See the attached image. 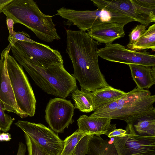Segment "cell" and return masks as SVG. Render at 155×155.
I'll use <instances>...</instances> for the list:
<instances>
[{"mask_svg":"<svg viewBox=\"0 0 155 155\" xmlns=\"http://www.w3.org/2000/svg\"><path fill=\"white\" fill-rule=\"evenodd\" d=\"M66 51L81 89L93 92L109 85L101 73L97 51L100 44L86 31L67 30Z\"/></svg>","mask_w":155,"mask_h":155,"instance_id":"6da1fadb","label":"cell"},{"mask_svg":"<svg viewBox=\"0 0 155 155\" xmlns=\"http://www.w3.org/2000/svg\"><path fill=\"white\" fill-rule=\"evenodd\" d=\"M11 49L15 60L36 84L47 94L64 98L77 88L76 79L65 69L63 64L41 66L14 45Z\"/></svg>","mask_w":155,"mask_h":155,"instance_id":"7a4b0ae2","label":"cell"},{"mask_svg":"<svg viewBox=\"0 0 155 155\" xmlns=\"http://www.w3.org/2000/svg\"><path fill=\"white\" fill-rule=\"evenodd\" d=\"M155 95L148 89L137 87L112 102L95 109L89 117H104L125 121L133 124L137 120L155 116L153 104Z\"/></svg>","mask_w":155,"mask_h":155,"instance_id":"3957f363","label":"cell"},{"mask_svg":"<svg viewBox=\"0 0 155 155\" xmlns=\"http://www.w3.org/2000/svg\"><path fill=\"white\" fill-rule=\"evenodd\" d=\"M7 18L14 24L19 23L33 31L40 40L51 42L59 40L52 16L44 14L33 0H13L3 9Z\"/></svg>","mask_w":155,"mask_h":155,"instance_id":"277c9868","label":"cell"},{"mask_svg":"<svg viewBox=\"0 0 155 155\" xmlns=\"http://www.w3.org/2000/svg\"><path fill=\"white\" fill-rule=\"evenodd\" d=\"M57 15L67 19L80 30L87 31L94 27L107 23L125 25L135 21L128 16L117 12L97 8L94 10H77L62 7Z\"/></svg>","mask_w":155,"mask_h":155,"instance_id":"5b68a950","label":"cell"},{"mask_svg":"<svg viewBox=\"0 0 155 155\" xmlns=\"http://www.w3.org/2000/svg\"><path fill=\"white\" fill-rule=\"evenodd\" d=\"M7 67L18 108L23 118L32 117L35 113L36 100L22 67L8 54Z\"/></svg>","mask_w":155,"mask_h":155,"instance_id":"8992f818","label":"cell"},{"mask_svg":"<svg viewBox=\"0 0 155 155\" xmlns=\"http://www.w3.org/2000/svg\"><path fill=\"white\" fill-rule=\"evenodd\" d=\"M97 8L117 12L146 27L155 21V0H91Z\"/></svg>","mask_w":155,"mask_h":155,"instance_id":"52a82bcc","label":"cell"},{"mask_svg":"<svg viewBox=\"0 0 155 155\" xmlns=\"http://www.w3.org/2000/svg\"><path fill=\"white\" fill-rule=\"evenodd\" d=\"M125 130L124 136L113 137L118 155H155V136L138 134L132 124Z\"/></svg>","mask_w":155,"mask_h":155,"instance_id":"ba28073f","label":"cell"},{"mask_svg":"<svg viewBox=\"0 0 155 155\" xmlns=\"http://www.w3.org/2000/svg\"><path fill=\"white\" fill-rule=\"evenodd\" d=\"M98 56L107 61L128 64L155 66V55L146 51H138L126 48L118 44H106L97 49Z\"/></svg>","mask_w":155,"mask_h":155,"instance_id":"9c48e42d","label":"cell"},{"mask_svg":"<svg viewBox=\"0 0 155 155\" xmlns=\"http://www.w3.org/2000/svg\"><path fill=\"white\" fill-rule=\"evenodd\" d=\"M49 155H60L64 141L50 129L41 124L18 120L14 124Z\"/></svg>","mask_w":155,"mask_h":155,"instance_id":"30bf717a","label":"cell"},{"mask_svg":"<svg viewBox=\"0 0 155 155\" xmlns=\"http://www.w3.org/2000/svg\"><path fill=\"white\" fill-rule=\"evenodd\" d=\"M74 108L70 100L61 97L51 99L45 110L46 121L54 131L62 133L74 122Z\"/></svg>","mask_w":155,"mask_h":155,"instance_id":"8fae6325","label":"cell"},{"mask_svg":"<svg viewBox=\"0 0 155 155\" xmlns=\"http://www.w3.org/2000/svg\"><path fill=\"white\" fill-rule=\"evenodd\" d=\"M14 45L24 52L39 66L46 67L63 63L60 53L45 45L18 41Z\"/></svg>","mask_w":155,"mask_h":155,"instance_id":"7c38bea8","label":"cell"},{"mask_svg":"<svg viewBox=\"0 0 155 155\" xmlns=\"http://www.w3.org/2000/svg\"><path fill=\"white\" fill-rule=\"evenodd\" d=\"M12 47L9 44L1 54L0 60V101L4 109L8 112H12L23 118L17 105L7 67L8 55Z\"/></svg>","mask_w":155,"mask_h":155,"instance_id":"4fadbf2b","label":"cell"},{"mask_svg":"<svg viewBox=\"0 0 155 155\" xmlns=\"http://www.w3.org/2000/svg\"><path fill=\"white\" fill-rule=\"evenodd\" d=\"M111 119L104 117H91L81 116L77 120L78 130L87 135H101L109 134L116 129V124H111Z\"/></svg>","mask_w":155,"mask_h":155,"instance_id":"5bb4252c","label":"cell"},{"mask_svg":"<svg viewBox=\"0 0 155 155\" xmlns=\"http://www.w3.org/2000/svg\"><path fill=\"white\" fill-rule=\"evenodd\" d=\"M124 25L107 23L97 26L87 31V35L100 44L112 43L125 36Z\"/></svg>","mask_w":155,"mask_h":155,"instance_id":"9a60e30c","label":"cell"},{"mask_svg":"<svg viewBox=\"0 0 155 155\" xmlns=\"http://www.w3.org/2000/svg\"><path fill=\"white\" fill-rule=\"evenodd\" d=\"M133 80L137 87L147 90L155 84V66L128 64Z\"/></svg>","mask_w":155,"mask_h":155,"instance_id":"2e32d148","label":"cell"},{"mask_svg":"<svg viewBox=\"0 0 155 155\" xmlns=\"http://www.w3.org/2000/svg\"><path fill=\"white\" fill-rule=\"evenodd\" d=\"M110 140H104L100 135H93L88 142L87 154L88 155H118L113 142V137Z\"/></svg>","mask_w":155,"mask_h":155,"instance_id":"e0dca14e","label":"cell"},{"mask_svg":"<svg viewBox=\"0 0 155 155\" xmlns=\"http://www.w3.org/2000/svg\"><path fill=\"white\" fill-rule=\"evenodd\" d=\"M126 93V92L122 90L114 88L109 85L91 92L95 110L116 100Z\"/></svg>","mask_w":155,"mask_h":155,"instance_id":"ac0fdd59","label":"cell"},{"mask_svg":"<svg viewBox=\"0 0 155 155\" xmlns=\"http://www.w3.org/2000/svg\"><path fill=\"white\" fill-rule=\"evenodd\" d=\"M75 103V108L82 112L89 113L95 110L91 92L77 88L71 93Z\"/></svg>","mask_w":155,"mask_h":155,"instance_id":"d6986e66","label":"cell"},{"mask_svg":"<svg viewBox=\"0 0 155 155\" xmlns=\"http://www.w3.org/2000/svg\"><path fill=\"white\" fill-rule=\"evenodd\" d=\"M127 47L136 51L145 49H151L155 51V24L150 26L136 43Z\"/></svg>","mask_w":155,"mask_h":155,"instance_id":"ffe728a7","label":"cell"},{"mask_svg":"<svg viewBox=\"0 0 155 155\" xmlns=\"http://www.w3.org/2000/svg\"><path fill=\"white\" fill-rule=\"evenodd\" d=\"M133 125L138 134L155 136V116H147L138 120Z\"/></svg>","mask_w":155,"mask_h":155,"instance_id":"44dd1931","label":"cell"},{"mask_svg":"<svg viewBox=\"0 0 155 155\" xmlns=\"http://www.w3.org/2000/svg\"><path fill=\"white\" fill-rule=\"evenodd\" d=\"M87 135L77 130L64 141V147L60 155H73L74 150L80 140Z\"/></svg>","mask_w":155,"mask_h":155,"instance_id":"7402d4cb","label":"cell"},{"mask_svg":"<svg viewBox=\"0 0 155 155\" xmlns=\"http://www.w3.org/2000/svg\"><path fill=\"white\" fill-rule=\"evenodd\" d=\"M24 136L28 155H49L28 135L24 133Z\"/></svg>","mask_w":155,"mask_h":155,"instance_id":"603a6c76","label":"cell"},{"mask_svg":"<svg viewBox=\"0 0 155 155\" xmlns=\"http://www.w3.org/2000/svg\"><path fill=\"white\" fill-rule=\"evenodd\" d=\"M3 106L0 101V130L7 132L10 129L14 119L6 114Z\"/></svg>","mask_w":155,"mask_h":155,"instance_id":"cb8c5ba5","label":"cell"},{"mask_svg":"<svg viewBox=\"0 0 155 155\" xmlns=\"http://www.w3.org/2000/svg\"><path fill=\"white\" fill-rule=\"evenodd\" d=\"M146 27L140 24L136 26L130 33L129 36V42L127 47L130 46L136 43L141 36L146 31Z\"/></svg>","mask_w":155,"mask_h":155,"instance_id":"d4e9b609","label":"cell"},{"mask_svg":"<svg viewBox=\"0 0 155 155\" xmlns=\"http://www.w3.org/2000/svg\"><path fill=\"white\" fill-rule=\"evenodd\" d=\"M92 135H86L80 140L74 150L73 155L87 154L88 142Z\"/></svg>","mask_w":155,"mask_h":155,"instance_id":"484cf974","label":"cell"},{"mask_svg":"<svg viewBox=\"0 0 155 155\" xmlns=\"http://www.w3.org/2000/svg\"><path fill=\"white\" fill-rule=\"evenodd\" d=\"M30 36L24 31H14L13 35L10 38H8L9 44L12 46L18 41H24L31 43H37V42L30 39Z\"/></svg>","mask_w":155,"mask_h":155,"instance_id":"4316f807","label":"cell"},{"mask_svg":"<svg viewBox=\"0 0 155 155\" xmlns=\"http://www.w3.org/2000/svg\"><path fill=\"white\" fill-rule=\"evenodd\" d=\"M126 130L122 129H115L110 132L108 137L110 138L114 137H121L125 134Z\"/></svg>","mask_w":155,"mask_h":155,"instance_id":"83f0119b","label":"cell"},{"mask_svg":"<svg viewBox=\"0 0 155 155\" xmlns=\"http://www.w3.org/2000/svg\"><path fill=\"white\" fill-rule=\"evenodd\" d=\"M7 27L9 32V36L8 38H10L12 36L14 31L13 30L14 21L13 20L9 18H6V19Z\"/></svg>","mask_w":155,"mask_h":155,"instance_id":"f1b7e54d","label":"cell"},{"mask_svg":"<svg viewBox=\"0 0 155 155\" xmlns=\"http://www.w3.org/2000/svg\"><path fill=\"white\" fill-rule=\"evenodd\" d=\"M26 151L25 145L22 142H19L16 155H25Z\"/></svg>","mask_w":155,"mask_h":155,"instance_id":"f546056e","label":"cell"},{"mask_svg":"<svg viewBox=\"0 0 155 155\" xmlns=\"http://www.w3.org/2000/svg\"><path fill=\"white\" fill-rule=\"evenodd\" d=\"M11 139V135L8 133H3L0 134V141H8Z\"/></svg>","mask_w":155,"mask_h":155,"instance_id":"4dcf8cb0","label":"cell"},{"mask_svg":"<svg viewBox=\"0 0 155 155\" xmlns=\"http://www.w3.org/2000/svg\"><path fill=\"white\" fill-rule=\"evenodd\" d=\"M13 0H0V13L2 12L4 8L10 3Z\"/></svg>","mask_w":155,"mask_h":155,"instance_id":"1f68e13d","label":"cell"},{"mask_svg":"<svg viewBox=\"0 0 155 155\" xmlns=\"http://www.w3.org/2000/svg\"></svg>","mask_w":155,"mask_h":155,"instance_id":"d6a6232c","label":"cell"}]
</instances>
